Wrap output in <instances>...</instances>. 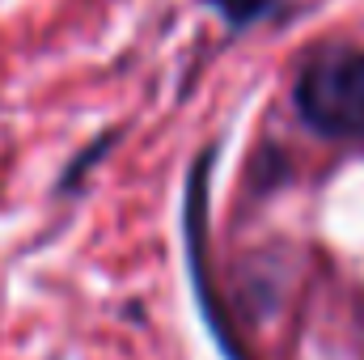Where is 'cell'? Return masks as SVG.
I'll return each instance as SVG.
<instances>
[{
  "mask_svg": "<svg viewBox=\"0 0 364 360\" xmlns=\"http://www.w3.org/2000/svg\"><path fill=\"white\" fill-rule=\"evenodd\" d=\"M292 102L301 123L322 140H364V51L348 43L309 51Z\"/></svg>",
  "mask_w": 364,
  "mask_h": 360,
  "instance_id": "cell-1",
  "label": "cell"
},
{
  "mask_svg": "<svg viewBox=\"0 0 364 360\" xmlns=\"http://www.w3.org/2000/svg\"><path fill=\"white\" fill-rule=\"evenodd\" d=\"M212 149L199 153L191 162V174H186V191H182V238H186V268L195 280V301H199V314H203V327L208 335L216 339L220 356L225 360H246V348L237 344L233 335V322L225 318V309L216 305V292H212V271H208V170H212Z\"/></svg>",
  "mask_w": 364,
  "mask_h": 360,
  "instance_id": "cell-2",
  "label": "cell"
},
{
  "mask_svg": "<svg viewBox=\"0 0 364 360\" xmlns=\"http://www.w3.org/2000/svg\"><path fill=\"white\" fill-rule=\"evenodd\" d=\"M203 4H212V9L225 17V26H233V30H246V26L263 21V17L272 13L279 0H203Z\"/></svg>",
  "mask_w": 364,
  "mask_h": 360,
  "instance_id": "cell-3",
  "label": "cell"
}]
</instances>
